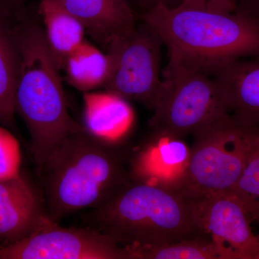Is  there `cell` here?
<instances>
[{
  "mask_svg": "<svg viewBox=\"0 0 259 259\" xmlns=\"http://www.w3.org/2000/svg\"><path fill=\"white\" fill-rule=\"evenodd\" d=\"M141 19L173 64L204 67L259 56V16L242 11L236 0H182L173 8L158 3Z\"/></svg>",
  "mask_w": 259,
  "mask_h": 259,
  "instance_id": "obj_1",
  "label": "cell"
},
{
  "mask_svg": "<svg viewBox=\"0 0 259 259\" xmlns=\"http://www.w3.org/2000/svg\"><path fill=\"white\" fill-rule=\"evenodd\" d=\"M199 200L130 179L118 192L84 216V223L128 250L161 246L206 235L199 220Z\"/></svg>",
  "mask_w": 259,
  "mask_h": 259,
  "instance_id": "obj_2",
  "label": "cell"
},
{
  "mask_svg": "<svg viewBox=\"0 0 259 259\" xmlns=\"http://www.w3.org/2000/svg\"><path fill=\"white\" fill-rule=\"evenodd\" d=\"M131 153L86 131L66 138L44 162L46 215L57 223L107 202L131 179Z\"/></svg>",
  "mask_w": 259,
  "mask_h": 259,
  "instance_id": "obj_3",
  "label": "cell"
},
{
  "mask_svg": "<svg viewBox=\"0 0 259 259\" xmlns=\"http://www.w3.org/2000/svg\"><path fill=\"white\" fill-rule=\"evenodd\" d=\"M16 29L20 67L15 95L18 112L30 136V151L40 171L66 138L85 131L70 115L59 68L48 47L41 24L23 17Z\"/></svg>",
  "mask_w": 259,
  "mask_h": 259,
  "instance_id": "obj_4",
  "label": "cell"
},
{
  "mask_svg": "<svg viewBox=\"0 0 259 259\" xmlns=\"http://www.w3.org/2000/svg\"><path fill=\"white\" fill-rule=\"evenodd\" d=\"M153 107V134L182 139L228 115L224 90L205 70L168 62Z\"/></svg>",
  "mask_w": 259,
  "mask_h": 259,
  "instance_id": "obj_5",
  "label": "cell"
},
{
  "mask_svg": "<svg viewBox=\"0 0 259 259\" xmlns=\"http://www.w3.org/2000/svg\"><path fill=\"white\" fill-rule=\"evenodd\" d=\"M194 136L181 191L197 199L230 193L244 168L253 131L228 114Z\"/></svg>",
  "mask_w": 259,
  "mask_h": 259,
  "instance_id": "obj_6",
  "label": "cell"
},
{
  "mask_svg": "<svg viewBox=\"0 0 259 259\" xmlns=\"http://www.w3.org/2000/svg\"><path fill=\"white\" fill-rule=\"evenodd\" d=\"M159 37L143 22L128 35L105 49L111 72L105 90L153 110L161 90V47Z\"/></svg>",
  "mask_w": 259,
  "mask_h": 259,
  "instance_id": "obj_7",
  "label": "cell"
},
{
  "mask_svg": "<svg viewBox=\"0 0 259 259\" xmlns=\"http://www.w3.org/2000/svg\"><path fill=\"white\" fill-rule=\"evenodd\" d=\"M0 259H131L128 250L93 228L58 226L47 217L23 239L0 246Z\"/></svg>",
  "mask_w": 259,
  "mask_h": 259,
  "instance_id": "obj_8",
  "label": "cell"
},
{
  "mask_svg": "<svg viewBox=\"0 0 259 259\" xmlns=\"http://www.w3.org/2000/svg\"><path fill=\"white\" fill-rule=\"evenodd\" d=\"M204 233L218 245L223 259H259V237L237 199L229 194L205 196L199 200Z\"/></svg>",
  "mask_w": 259,
  "mask_h": 259,
  "instance_id": "obj_9",
  "label": "cell"
},
{
  "mask_svg": "<svg viewBox=\"0 0 259 259\" xmlns=\"http://www.w3.org/2000/svg\"><path fill=\"white\" fill-rule=\"evenodd\" d=\"M190 148L181 139L153 134L148 142L131 154L130 176L171 190H182Z\"/></svg>",
  "mask_w": 259,
  "mask_h": 259,
  "instance_id": "obj_10",
  "label": "cell"
},
{
  "mask_svg": "<svg viewBox=\"0 0 259 259\" xmlns=\"http://www.w3.org/2000/svg\"><path fill=\"white\" fill-rule=\"evenodd\" d=\"M205 70L224 90L228 114L249 128H259V56L209 65Z\"/></svg>",
  "mask_w": 259,
  "mask_h": 259,
  "instance_id": "obj_11",
  "label": "cell"
},
{
  "mask_svg": "<svg viewBox=\"0 0 259 259\" xmlns=\"http://www.w3.org/2000/svg\"><path fill=\"white\" fill-rule=\"evenodd\" d=\"M47 218L45 205L21 175L0 180V238L13 243L29 236Z\"/></svg>",
  "mask_w": 259,
  "mask_h": 259,
  "instance_id": "obj_12",
  "label": "cell"
},
{
  "mask_svg": "<svg viewBox=\"0 0 259 259\" xmlns=\"http://www.w3.org/2000/svg\"><path fill=\"white\" fill-rule=\"evenodd\" d=\"M79 19L94 40L106 49L137 27L138 15L127 0H54Z\"/></svg>",
  "mask_w": 259,
  "mask_h": 259,
  "instance_id": "obj_13",
  "label": "cell"
},
{
  "mask_svg": "<svg viewBox=\"0 0 259 259\" xmlns=\"http://www.w3.org/2000/svg\"><path fill=\"white\" fill-rule=\"evenodd\" d=\"M83 127L94 137L120 144L134 123V110L128 100L105 90L83 95Z\"/></svg>",
  "mask_w": 259,
  "mask_h": 259,
  "instance_id": "obj_14",
  "label": "cell"
},
{
  "mask_svg": "<svg viewBox=\"0 0 259 259\" xmlns=\"http://www.w3.org/2000/svg\"><path fill=\"white\" fill-rule=\"evenodd\" d=\"M38 13L48 47L61 71L68 56L85 40L86 30L79 19L54 0H39Z\"/></svg>",
  "mask_w": 259,
  "mask_h": 259,
  "instance_id": "obj_15",
  "label": "cell"
},
{
  "mask_svg": "<svg viewBox=\"0 0 259 259\" xmlns=\"http://www.w3.org/2000/svg\"><path fill=\"white\" fill-rule=\"evenodd\" d=\"M111 66V59L107 52L84 40L68 56L62 70L69 84L79 91L88 93L105 88Z\"/></svg>",
  "mask_w": 259,
  "mask_h": 259,
  "instance_id": "obj_16",
  "label": "cell"
},
{
  "mask_svg": "<svg viewBox=\"0 0 259 259\" xmlns=\"http://www.w3.org/2000/svg\"><path fill=\"white\" fill-rule=\"evenodd\" d=\"M0 17V124L15 126V95L20 54L16 30L10 31Z\"/></svg>",
  "mask_w": 259,
  "mask_h": 259,
  "instance_id": "obj_17",
  "label": "cell"
},
{
  "mask_svg": "<svg viewBox=\"0 0 259 259\" xmlns=\"http://www.w3.org/2000/svg\"><path fill=\"white\" fill-rule=\"evenodd\" d=\"M129 253L131 259H223L221 250L207 235Z\"/></svg>",
  "mask_w": 259,
  "mask_h": 259,
  "instance_id": "obj_18",
  "label": "cell"
},
{
  "mask_svg": "<svg viewBox=\"0 0 259 259\" xmlns=\"http://www.w3.org/2000/svg\"><path fill=\"white\" fill-rule=\"evenodd\" d=\"M251 144L241 176L229 194L239 202L250 221L259 223V130L252 129Z\"/></svg>",
  "mask_w": 259,
  "mask_h": 259,
  "instance_id": "obj_19",
  "label": "cell"
},
{
  "mask_svg": "<svg viewBox=\"0 0 259 259\" xmlns=\"http://www.w3.org/2000/svg\"><path fill=\"white\" fill-rule=\"evenodd\" d=\"M21 153L14 135L0 126V180L20 175Z\"/></svg>",
  "mask_w": 259,
  "mask_h": 259,
  "instance_id": "obj_20",
  "label": "cell"
},
{
  "mask_svg": "<svg viewBox=\"0 0 259 259\" xmlns=\"http://www.w3.org/2000/svg\"><path fill=\"white\" fill-rule=\"evenodd\" d=\"M26 1L27 0H0V12L15 13L21 16L26 12Z\"/></svg>",
  "mask_w": 259,
  "mask_h": 259,
  "instance_id": "obj_21",
  "label": "cell"
},
{
  "mask_svg": "<svg viewBox=\"0 0 259 259\" xmlns=\"http://www.w3.org/2000/svg\"><path fill=\"white\" fill-rule=\"evenodd\" d=\"M259 237V236H258Z\"/></svg>",
  "mask_w": 259,
  "mask_h": 259,
  "instance_id": "obj_22",
  "label": "cell"
}]
</instances>
